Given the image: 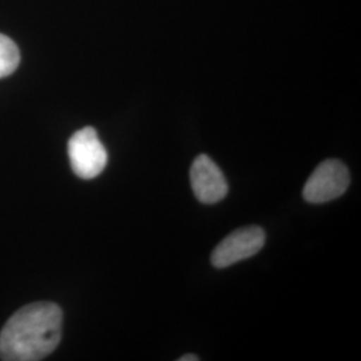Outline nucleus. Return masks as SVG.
<instances>
[{"mask_svg": "<svg viewBox=\"0 0 361 361\" xmlns=\"http://www.w3.org/2000/svg\"><path fill=\"white\" fill-rule=\"evenodd\" d=\"M62 310L54 302H32L13 313L0 332V359L38 361L58 347L62 337Z\"/></svg>", "mask_w": 361, "mask_h": 361, "instance_id": "f257e3e1", "label": "nucleus"}, {"mask_svg": "<svg viewBox=\"0 0 361 361\" xmlns=\"http://www.w3.org/2000/svg\"><path fill=\"white\" fill-rule=\"evenodd\" d=\"M67 150L73 171L83 180L98 177L107 165V152L94 128L78 130Z\"/></svg>", "mask_w": 361, "mask_h": 361, "instance_id": "f03ea898", "label": "nucleus"}, {"mask_svg": "<svg viewBox=\"0 0 361 361\" xmlns=\"http://www.w3.org/2000/svg\"><path fill=\"white\" fill-rule=\"evenodd\" d=\"M350 177L347 166L338 159H326L312 173L302 195L310 204H324L347 192Z\"/></svg>", "mask_w": 361, "mask_h": 361, "instance_id": "7ed1b4c3", "label": "nucleus"}, {"mask_svg": "<svg viewBox=\"0 0 361 361\" xmlns=\"http://www.w3.org/2000/svg\"><path fill=\"white\" fill-rule=\"evenodd\" d=\"M265 244V232L259 226H245L226 235L212 253L214 268H228L235 262L253 257Z\"/></svg>", "mask_w": 361, "mask_h": 361, "instance_id": "20e7f679", "label": "nucleus"}, {"mask_svg": "<svg viewBox=\"0 0 361 361\" xmlns=\"http://www.w3.org/2000/svg\"><path fill=\"white\" fill-rule=\"evenodd\" d=\"M194 195L202 204L213 205L225 198L229 186L217 164L207 154L198 155L190 169Z\"/></svg>", "mask_w": 361, "mask_h": 361, "instance_id": "39448f33", "label": "nucleus"}, {"mask_svg": "<svg viewBox=\"0 0 361 361\" xmlns=\"http://www.w3.org/2000/svg\"><path fill=\"white\" fill-rule=\"evenodd\" d=\"M20 52L15 42L0 34V78L8 77L18 68Z\"/></svg>", "mask_w": 361, "mask_h": 361, "instance_id": "423d86ee", "label": "nucleus"}, {"mask_svg": "<svg viewBox=\"0 0 361 361\" xmlns=\"http://www.w3.org/2000/svg\"><path fill=\"white\" fill-rule=\"evenodd\" d=\"M200 357L197 355H185L178 359V361H198Z\"/></svg>", "mask_w": 361, "mask_h": 361, "instance_id": "0eeeda50", "label": "nucleus"}]
</instances>
